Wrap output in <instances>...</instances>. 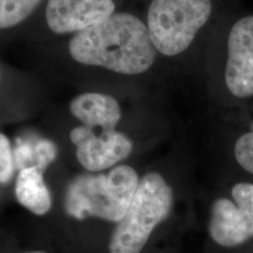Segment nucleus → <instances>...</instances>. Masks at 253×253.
Segmentation results:
<instances>
[{
	"label": "nucleus",
	"instance_id": "obj_1",
	"mask_svg": "<svg viewBox=\"0 0 253 253\" xmlns=\"http://www.w3.org/2000/svg\"><path fill=\"white\" fill-rule=\"evenodd\" d=\"M69 54L84 66L123 75L149 71L157 56L147 25L131 13L119 12L79 32L68 43Z\"/></svg>",
	"mask_w": 253,
	"mask_h": 253
},
{
	"label": "nucleus",
	"instance_id": "obj_2",
	"mask_svg": "<svg viewBox=\"0 0 253 253\" xmlns=\"http://www.w3.org/2000/svg\"><path fill=\"white\" fill-rule=\"evenodd\" d=\"M140 177L134 168L116 166L104 173H82L68 185L65 211L75 219L87 217L119 223L130 205Z\"/></svg>",
	"mask_w": 253,
	"mask_h": 253
},
{
	"label": "nucleus",
	"instance_id": "obj_3",
	"mask_svg": "<svg viewBox=\"0 0 253 253\" xmlns=\"http://www.w3.org/2000/svg\"><path fill=\"white\" fill-rule=\"evenodd\" d=\"M172 204V189L164 177L158 172L145 173L110 237L109 253H141L155 227L169 216Z\"/></svg>",
	"mask_w": 253,
	"mask_h": 253
},
{
	"label": "nucleus",
	"instance_id": "obj_4",
	"mask_svg": "<svg viewBox=\"0 0 253 253\" xmlns=\"http://www.w3.org/2000/svg\"><path fill=\"white\" fill-rule=\"evenodd\" d=\"M211 0H153L148 9L147 27L158 53L181 54L208 23Z\"/></svg>",
	"mask_w": 253,
	"mask_h": 253
},
{
	"label": "nucleus",
	"instance_id": "obj_5",
	"mask_svg": "<svg viewBox=\"0 0 253 253\" xmlns=\"http://www.w3.org/2000/svg\"><path fill=\"white\" fill-rule=\"evenodd\" d=\"M232 199L218 198L211 207L209 232L218 245L236 248L253 237V184L238 183Z\"/></svg>",
	"mask_w": 253,
	"mask_h": 253
},
{
	"label": "nucleus",
	"instance_id": "obj_6",
	"mask_svg": "<svg viewBox=\"0 0 253 253\" xmlns=\"http://www.w3.org/2000/svg\"><path fill=\"white\" fill-rule=\"evenodd\" d=\"M71 141L77 145L79 163L90 172H99L115 167L131 154L132 142L116 129L95 134L93 128L80 126L71 131Z\"/></svg>",
	"mask_w": 253,
	"mask_h": 253
},
{
	"label": "nucleus",
	"instance_id": "obj_7",
	"mask_svg": "<svg viewBox=\"0 0 253 253\" xmlns=\"http://www.w3.org/2000/svg\"><path fill=\"white\" fill-rule=\"evenodd\" d=\"M225 84L233 96H253V15L239 19L227 39Z\"/></svg>",
	"mask_w": 253,
	"mask_h": 253
},
{
	"label": "nucleus",
	"instance_id": "obj_8",
	"mask_svg": "<svg viewBox=\"0 0 253 253\" xmlns=\"http://www.w3.org/2000/svg\"><path fill=\"white\" fill-rule=\"evenodd\" d=\"M115 13L114 0H48L46 21L56 34H77Z\"/></svg>",
	"mask_w": 253,
	"mask_h": 253
},
{
	"label": "nucleus",
	"instance_id": "obj_9",
	"mask_svg": "<svg viewBox=\"0 0 253 253\" xmlns=\"http://www.w3.org/2000/svg\"><path fill=\"white\" fill-rule=\"evenodd\" d=\"M72 115L84 126L102 130L115 129L122 118L120 103L115 97L102 93H82L75 96L69 104Z\"/></svg>",
	"mask_w": 253,
	"mask_h": 253
},
{
	"label": "nucleus",
	"instance_id": "obj_10",
	"mask_svg": "<svg viewBox=\"0 0 253 253\" xmlns=\"http://www.w3.org/2000/svg\"><path fill=\"white\" fill-rule=\"evenodd\" d=\"M14 192L19 203L32 213L42 216L50 210L52 196L43 179V172L36 166L19 171Z\"/></svg>",
	"mask_w": 253,
	"mask_h": 253
},
{
	"label": "nucleus",
	"instance_id": "obj_11",
	"mask_svg": "<svg viewBox=\"0 0 253 253\" xmlns=\"http://www.w3.org/2000/svg\"><path fill=\"white\" fill-rule=\"evenodd\" d=\"M40 2L41 0H0V30L23 23Z\"/></svg>",
	"mask_w": 253,
	"mask_h": 253
},
{
	"label": "nucleus",
	"instance_id": "obj_12",
	"mask_svg": "<svg viewBox=\"0 0 253 253\" xmlns=\"http://www.w3.org/2000/svg\"><path fill=\"white\" fill-rule=\"evenodd\" d=\"M233 151L239 166L253 175V130L240 136Z\"/></svg>",
	"mask_w": 253,
	"mask_h": 253
},
{
	"label": "nucleus",
	"instance_id": "obj_13",
	"mask_svg": "<svg viewBox=\"0 0 253 253\" xmlns=\"http://www.w3.org/2000/svg\"><path fill=\"white\" fill-rule=\"evenodd\" d=\"M14 154L7 136L0 132V183L6 184L13 177Z\"/></svg>",
	"mask_w": 253,
	"mask_h": 253
},
{
	"label": "nucleus",
	"instance_id": "obj_14",
	"mask_svg": "<svg viewBox=\"0 0 253 253\" xmlns=\"http://www.w3.org/2000/svg\"><path fill=\"white\" fill-rule=\"evenodd\" d=\"M55 156L56 148L50 141L42 140L34 145V166L39 168L42 172L55 160Z\"/></svg>",
	"mask_w": 253,
	"mask_h": 253
},
{
	"label": "nucleus",
	"instance_id": "obj_15",
	"mask_svg": "<svg viewBox=\"0 0 253 253\" xmlns=\"http://www.w3.org/2000/svg\"><path fill=\"white\" fill-rule=\"evenodd\" d=\"M13 154L15 167L19 168V169L21 170L24 168L32 167L30 164L34 161V145L19 140L13 149Z\"/></svg>",
	"mask_w": 253,
	"mask_h": 253
},
{
	"label": "nucleus",
	"instance_id": "obj_16",
	"mask_svg": "<svg viewBox=\"0 0 253 253\" xmlns=\"http://www.w3.org/2000/svg\"><path fill=\"white\" fill-rule=\"evenodd\" d=\"M24 253H47L45 251H31V252H24Z\"/></svg>",
	"mask_w": 253,
	"mask_h": 253
},
{
	"label": "nucleus",
	"instance_id": "obj_17",
	"mask_svg": "<svg viewBox=\"0 0 253 253\" xmlns=\"http://www.w3.org/2000/svg\"><path fill=\"white\" fill-rule=\"evenodd\" d=\"M252 130H253V123H252Z\"/></svg>",
	"mask_w": 253,
	"mask_h": 253
}]
</instances>
